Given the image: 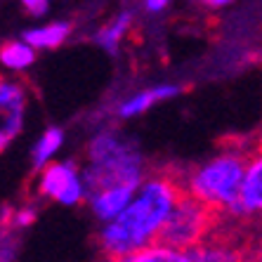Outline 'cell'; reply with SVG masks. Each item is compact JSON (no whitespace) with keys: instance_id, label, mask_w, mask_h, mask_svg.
<instances>
[{"instance_id":"9","label":"cell","mask_w":262,"mask_h":262,"mask_svg":"<svg viewBox=\"0 0 262 262\" xmlns=\"http://www.w3.org/2000/svg\"><path fill=\"white\" fill-rule=\"evenodd\" d=\"M137 187H140L137 182L109 184V187H102V189L88 194L85 203L90 206V213L95 215V220L102 225V222L114 220L123 210V208L128 206V201L133 199V194H135V189H137Z\"/></svg>"},{"instance_id":"15","label":"cell","mask_w":262,"mask_h":262,"mask_svg":"<svg viewBox=\"0 0 262 262\" xmlns=\"http://www.w3.org/2000/svg\"><path fill=\"white\" fill-rule=\"evenodd\" d=\"M36 217H38L36 206L26 203V206H19V208H7V213L3 215V225H5L7 229L21 232V229H26V227L33 225Z\"/></svg>"},{"instance_id":"17","label":"cell","mask_w":262,"mask_h":262,"mask_svg":"<svg viewBox=\"0 0 262 262\" xmlns=\"http://www.w3.org/2000/svg\"><path fill=\"white\" fill-rule=\"evenodd\" d=\"M142 5H144V12H149V14H163L170 10L172 0H144Z\"/></svg>"},{"instance_id":"2","label":"cell","mask_w":262,"mask_h":262,"mask_svg":"<svg viewBox=\"0 0 262 262\" xmlns=\"http://www.w3.org/2000/svg\"><path fill=\"white\" fill-rule=\"evenodd\" d=\"M253 151L246 144L229 142L203 163L189 168L187 172H180L182 191L213 208L215 213H220V217H225L236 203L238 182Z\"/></svg>"},{"instance_id":"10","label":"cell","mask_w":262,"mask_h":262,"mask_svg":"<svg viewBox=\"0 0 262 262\" xmlns=\"http://www.w3.org/2000/svg\"><path fill=\"white\" fill-rule=\"evenodd\" d=\"M73 33V24L67 21V19H55V21H48V24L40 26H31L21 33L26 43L31 48L40 52V50H57L67 43Z\"/></svg>"},{"instance_id":"5","label":"cell","mask_w":262,"mask_h":262,"mask_svg":"<svg viewBox=\"0 0 262 262\" xmlns=\"http://www.w3.org/2000/svg\"><path fill=\"white\" fill-rule=\"evenodd\" d=\"M36 194L67 208L85 203L88 191L80 175V165L76 161H50L38 170Z\"/></svg>"},{"instance_id":"7","label":"cell","mask_w":262,"mask_h":262,"mask_svg":"<svg viewBox=\"0 0 262 262\" xmlns=\"http://www.w3.org/2000/svg\"><path fill=\"white\" fill-rule=\"evenodd\" d=\"M262 213V156L260 151H253L248 159L238 182L236 203L225 217L232 222H248L250 217H257Z\"/></svg>"},{"instance_id":"13","label":"cell","mask_w":262,"mask_h":262,"mask_svg":"<svg viewBox=\"0 0 262 262\" xmlns=\"http://www.w3.org/2000/svg\"><path fill=\"white\" fill-rule=\"evenodd\" d=\"M64 142H67L64 128H57V125L45 128L43 133H40V137L36 140L33 149H31V168L38 172L43 165H48L50 161H55V156L61 151Z\"/></svg>"},{"instance_id":"3","label":"cell","mask_w":262,"mask_h":262,"mask_svg":"<svg viewBox=\"0 0 262 262\" xmlns=\"http://www.w3.org/2000/svg\"><path fill=\"white\" fill-rule=\"evenodd\" d=\"M146 170L149 165L137 142L123 137L116 130H99L97 135H92L85 146V163L80 165L88 194L116 182L140 184Z\"/></svg>"},{"instance_id":"16","label":"cell","mask_w":262,"mask_h":262,"mask_svg":"<svg viewBox=\"0 0 262 262\" xmlns=\"http://www.w3.org/2000/svg\"><path fill=\"white\" fill-rule=\"evenodd\" d=\"M19 3L26 10V14L33 19H43L50 12V0H19Z\"/></svg>"},{"instance_id":"8","label":"cell","mask_w":262,"mask_h":262,"mask_svg":"<svg viewBox=\"0 0 262 262\" xmlns=\"http://www.w3.org/2000/svg\"><path fill=\"white\" fill-rule=\"evenodd\" d=\"M182 92H184V88L177 85V83H159V85H154V88L130 92V95H125L116 104V118H121V121L137 118L142 114H146L151 106H156V104H163V102H170V99L180 97Z\"/></svg>"},{"instance_id":"18","label":"cell","mask_w":262,"mask_h":262,"mask_svg":"<svg viewBox=\"0 0 262 262\" xmlns=\"http://www.w3.org/2000/svg\"><path fill=\"white\" fill-rule=\"evenodd\" d=\"M201 5L210 12H217V10H225V7L234 5V0H201Z\"/></svg>"},{"instance_id":"1","label":"cell","mask_w":262,"mask_h":262,"mask_svg":"<svg viewBox=\"0 0 262 262\" xmlns=\"http://www.w3.org/2000/svg\"><path fill=\"white\" fill-rule=\"evenodd\" d=\"M182 194L180 172L175 170H146L140 187L121 213L109 222H102L97 246L106 260L130 257L156 241L165 220Z\"/></svg>"},{"instance_id":"14","label":"cell","mask_w":262,"mask_h":262,"mask_svg":"<svg viewBox=\"0 0 262 262\" xmlns=\"http://www.w3.org/2000/svg\"><path fill=\"white\" fill-rule=\"evenodd\" d=\"M128 262H184L182 250L172 248L163 241H151L142 250H137Z\"/></svg>"},{"instance_id":"11","label":"cell","mask_w":262,"mask_h":262,"mask_svg":"<svg viewBox=\"0 0 262 262\" xmlns=\"http://www.w3.org/2000/svg\"><path fill=\"white\" fill-rule=\"evenodd\" d=\"M133 26H135V14L130 10H123L116 17H111L102 29L95 31L92 43L97 45V48H102L104 52H109V55H118V50L125 43V38L130 36Z\"/></svg>"},{"instance_id":"12","label":"cell","mask_w":262,"mask_h":262,"mask_svg":"<svg viewBox=\"0 0 262 262\" xmlns=\"http://www.w3.org/2000/svg\"><path fill=\"white\" fill-rule=\"evenodd\" d=\"M38 52L26 43L24 38H12L0 43V67L10 73H24L36 64Z\"/></svg>"},{"instance_id":"4","label":"cell","mask_w":262,"mask_h":262,"mask_svg":"<svg viewBox=\"0 0 262 262\" xmlns=\"http://www.w3.org/2000/svg\"><path fill=\"white\" fill-rule=\"evenodd\" d=\"M217 220L220 213H215L213 208H208L199 199L182 191L156 241H163L177 250H187L201 244L208 234H213Z\"/></svg>"},{"instance_id":"6","label":"cell","mask_w":262,"mask_h":262,"mask_svg":"<svg viewBox=\"0 0 262 262\" xmlns=\"http://www.w3.org/2000/svg\"><path fill=\"white\" fill-rule=\"evenodd\" d=\"M29 99V85L24 80L0 73V154L7 151L24 133Z\"/></svg>"}]
</instances>
